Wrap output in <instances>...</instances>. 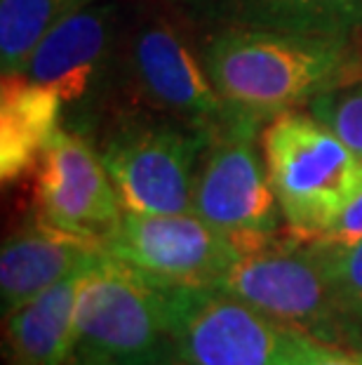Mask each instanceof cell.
<instances>
[{
	"mask_svg": "<svg viewBox=\"0 0 362 365\" xmlns=\"http://www.w3.org/2000/svg\"><path fill=\"white\" fill-rule=\"evenodd\" d=\"M151 365H186V363H181L179 359H176V354H174V349L169 354H165L163 359H158L156 363H151Z\"/></svg>",
	"mask_w": 362,
	"mask_h": 365,
	"instance_id": "cell-22",
	"label": "cell"
},
{
	"mask_svg": "<svg viewBox=\"0 0 362 365\" xmlns=\"http://www.w3.org/2000/svg\"><path fill=\"white\" fill-rule=\"evenodd\" d=\"M106 247L95 240L36 222L19 229L0 252V304L3 316L50 290L66 278L95 267Z\"/></svg>",
	"mask_w": 362,
	"mask_h": 365,
	"instance_id": "cell-12",
	"label": "cell"
},
{
	"mask_svg": "<svg viewBox=\"0 0 362 365\" xmlns=\"http://www.w3.org/2000/svg\"><path fill=\"white\" fill-rule=\"evenodd\" d=\"M125 71L144 104L193 128L212 132L230 113L205 71L203 57H196L186 36L163 14L146 17L132 29Z\"/></svg>",
	"mask_w": 362,
	"mask_h": 365,
	"instance_id": "cell-9",
	"label": "cell"
},
{
	"mask_svg": "<svg viewBox=\"0 0 362 365\" xmlns=\"http://www.w3.org/2000/svg\"><path fill=\"white\" fill-rule=\"evenodd\" d=\"M308 245L318 252L339 307L362 339V240L346 247Z\"/></svg>",
	"mask_w": 362,
	"mask_h": 365,
	"instance_id": "cell-17",
	"label": "cell"
},
{
	"mask_svg": "<svg viewBox=\"0 0 362 365\" xmlns=\"http://www.w3.org/2000/svg\"><path fill=\"white\" fill-rule=\"evenodd\" d=\"M95 0H0V64L21 73L33 50L57 24Z\"/></svg>",
	"mask_w": 362,
	"mask_h": 365,
	"instance_id": "cell-16",
	"label": "cell"
},
{
	"mask_svg": "<svg viewBox=\"0 0 362 365\" xmlns=\"http://www.w3.org/2000/svg\"><path fill=\"white\" fill-rule=\"evenodd\" d=\"M75 351L118 365H151L172 351L163 287L109 252L85 274L75 302Z\"/></svg>",
	"mask_w": 362,
	"mask_h": 365,
	"instance_id": "cell-7",
	"label": "cell"
},
{
	"mask_svg": "<svg viewBox=\"0 0 362 365\" xmlns=\"http://www.w3.org/2000/svg\"><path fill=\"white\" fill-rule=\"evenodd\" d=\"M104 247L158 287L217 285L240 259L233 240L196 212H122L120 227Z\"/></svg>",
	"mask_w": 362,
	"mask_h": 365,
	"instance_id": "cell-8",
	"label": "cell"
},
{
	"mask_svg": "<svg viewBox=\"0 0 362 365\" xmlns=\"http://www.w3.org/2000/svg\"><path fill=\"white\" fill-rule=\"evenodd\" d=\"M64 102L48 85L24 73H3L0 95V177L10 184L38 168L43 151L61 128Z\"/></svg>",
	"mask_w": 362,
	"mask_h": 365,
	"instance_id": "cell-15",
	"label": "cell"
},
{
	"mask_svg": "<svg viewBox=\"0 0 362 365\" xmlns=\"http://www.w3.org/2000/svg\"><path fill=\"white\" fill-rule=\"evenodd\" d=\"M264 158L282 217L304 243L325 234L362 193V156L315 115L273 118Z\"/></svg>",
	"mask_w": 362,
	"mask_h": 365,
	"instance_id": "cell-2",
	"label": "cell"
},
{
	"mask_svg": "<svg viewBox=\"0 0 362 365\" xmlns=\"http://www.w3.org/2000/svg\"><path fill=\"white\" fill-rule=\"evenodd\" d=\"M217 287L287 328L336 346H362L311 245L268 243L243 252Z\"/></svg>",
	"mask_w": 362,
	"mask_h": 365,
	"instance_id": "cell-6",
	"label": "cell"
},
{
	"mask_svg": "<svg viewBox=\"0 0 362 365\" xmlns=\"http://www.w3.org/2000/svg\"><path fill=\"white\" fill-rule=\"evenodd\" d=\"M302 365H362V346H336L320 341Z\"/></svg>",
	"mask_w": 362,
	"mask_h": 365,
	"instance_id": "cell-20",
	"label": "cell"
},
{
	"mask_svg": "<svg viewBox=\"0 0 362 365\" xmlns=\"http://www.w3.org/2000/svg\"><path fill=\"white\" fill-rule=\"evenodd\" d=\"M165 325L186 365H302L320 344L217 285L163 287Z\"/></svg>",
	"mask_w": 362,
	"mask_h": 365,
	"instance_id": "cell-3",
	"label": "cell"
},
{
	"mask_svg": "<svg viewBox=\"0 0 362 365\" xmlns=\"http://www.w3.org/2000/svg\"><path fill=\"white\" fill-rule=\"evenodd\" d=\"M210 132L172 115L132 113L102 139V156L125 212H193L200 158Z\"/></svg>",
	"mask_w": 362,
	"mask_h": 365,
	"instance_id": "cell-4",
	"label": "cell"
},
{
	"mask_svg": "<svg viewBox=\"0 0 362 365\" xmlns=\"http://www.w3.org/2000/svg\"><path fill=\"white\" fill-rule=\"evenodd\" d=\"M311 115L362 156V81H346L311 99Z\"/></svg>",
	"mask_w": 362,
	"mask_h": 365,
	"instance_id": "cell-18",
	"label": "cell"
},
{
	"mask_svg": "<svg viewBox=\"0 0 362 365\" xmlns=\"http://www.w3.org/2000/svg\"><path fill=\"white\" fill-rule=\"evenodd\" d=\"M183 17L210 31L266 29L351 41L362 29V0H174Z\"/></svg>",
	"mask_w": 362,
	"mask_h": 365,
	"instance_id": "cell-13",
	"label": "cell"
},
{
	"mask_svg": "<svg viewBox=\"0 0 362 365\" xmlns=\"http://www.w3.org/2000/svg\"><path fill=\"white\" fill-rule=\"evenodd\" d=\"M362 240V193L332 222L325 234L308 240L320 247H346Z\"/></svg>",
	"mask_w": 362,
	"mask_h": 365,
	"instance_id": "cell-19",
	"label": "cell"
},
{
	"mask_svg": "<svg viewBox=\"0 0 362 365\" xmlns=\"http://www.w3.org/2000/svg\"><path fill=\"white\" fill-rule=\"evenodd\" d=\"M122 212L99 151L78 132L59 128L38 160V222L106 245L120 227Z\"/></svg>",
	"mask_w": 362,
	"mask_h": 365,
	"instance_id": "cell-10",
	"label": "cell"
},
{
	"mask_svg": "<svg viewBox=\"0 0 362 365\" xmlns=\"http://www.w3.org/2000/svg\"><path fill=\"white\" fill-rule=\"evenodd\" d=\"M120 21L122 12L115 0L85 5L43 38L21 73L59 92L64 108L71 106L85 118L113 76Z\"/></svg>",
	"mask_w": 362,
	"mask_h": 365,
	"instance_id": "cell-11",
	"label": "cell"
},
{
	"mask_svg": "<svg viewBox=\"0 0 362 365\" xmlns=\"http://www.w3.org/2000/svg\"><path fill=\"white\" fill-rule=\"evenodd\" d=\"M68 365H118L109 359H102V356H95V354H85V351H75L73 359L68 361Z\"/></svg>",
	"mask_w": 362,
	"mask_h": 365,
	"instance_id": "cell-21",
	"label": "cell"
},
{
	"mask_svg": "<svg viewBox=\"0 0 362 365\" xmlns=\"http://www.w3.org/2000/svg\"><path fill=\"white\" fill-rule=\"evenodd\" d=\"M85 274L87 269L3 316L7 365H68L75 354V302Z\"/></svg>",
	"mask_w": 362,
	"mask_h": 365,
	"instance_id": "cell-14",
	"label": "cell"
},
{
	"mask_svg": "<svg viewBox=\"0 0 362 365\" xmlns=\"http://www.w3.org/2000/svg\"><path fill=\"white\" fill-rule=\"evenodd\" d=\"M200 57L228 111L257 120L278 118L356 71L351 41L266 29L212 31Z\"/></svg>",
	"mask_w": 362,
	"mask_h": 365,
	"instance_id": "cell-1",
	"label": "cell"
},
{
	"mask_svg": "<svg viewBox=\"0 0 362 365\" xmlns=\"http://www.w3.org/2000/svg\"><path fill=\"white\" fill-rule=\"evenodd\" d=\"M261 123L228 113L210 132L196 177L193 212L233 240L240 255L273 243L282 220L266 158L254 146Z\"/></svg>",
	"mask_w": 362,
	"mask_h": 365,
	"instance_id": "cell-5",
	"label": "cell"
}]
</instances>
